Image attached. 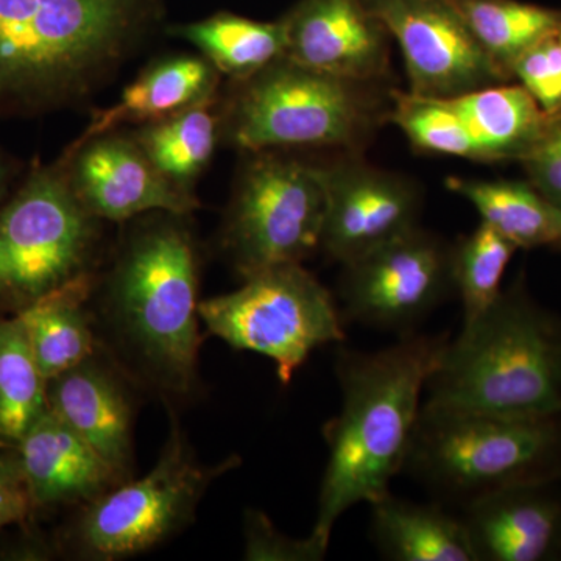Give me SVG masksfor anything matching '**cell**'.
<instances>
[{"mask_svg":"<svg viewBox=\"0 0 561 561\" xmlns=\"http://www.w3.org/2000/svg\"><path fill=\"white\" fill-rule=\"evenodd\" d=\"M319 171L327 190L320 249L342 265L420 227L423 201L411 180L353 161Z\"/></svg>","mask_w":561,"mask_h":561,"instance_id":"14","label":"cell"},{"mask_svg":"<svg viewBox=\"0 0 561 561\" xmlns=\"http://www.w3.org/2000/svg\"><path fill=\"white\" fill-rule=\"evenodd\" d=\"M98 279L99 272L81 276L16 316L46 381L102 348L92 309Z\"/></svg>","mask_w":561,"mask_h":561,"instance_id":"20","label":"cell"},{"mask_svg":"<svg viewBox=\"0 0 561 561\" xmlns=\"http://www.w3.org/2000/svg\"><path fill=\"white\" fill-rule=\"evenodd\" d=\"M165 405L171 430L153 470L80 505L55 537L60 556L116 561L151 551L194 523L214 481L239 468V456L214 465L198 460L179 416Z\"/></svg>","mask_w":561,"mask_h":561,"instance_id":"7","label":"cell"},{"mask_svg":"<svg viewBox=\"0 0 561 561\" xmlns=\"http://www.w3.org/2000/svg\"><path fill=\"white\" fill-rule=\"evenodd\" d=\"M103 220L70 187L60 161L35 160L0 206V317H16L99 272Z\"/></svg>","mask_w":561,"mask_h":561,"instance_id":"6","label":"cell"},{"mask_svg":"<svg viewBox=\"0 0 561 561\" xmlns=\"http://www.w3.org/2000/svg\"><path fill=\"white\" fill-rule=\"evenodd\" d=\"M49 411L47 381L18 317H0V437L11 446Z\"/></svg>","mask_w":561,"mask_h":561,"instance_id":"27","label":"cell"},{"mask_svg":"<svg viewBox=\"0 0 561 561\" xmlns=\"http://www.w3.org/2000/svg\"><path fill=\"white\" fill-rule=\"evenodd\" d=\"M345 321L412 334L454 290L451 247L415 228L343 265Z\"/></svg>","mask_w":561,"mask_h":561,"instance_id":"11","label":"cell"},{"mask_svg":"<svg viewBox=\"0 0 561 561\" xmlns=\"http://www.w3.org/2000/svg\"><path fill=\"white\" fill-rule=\"evenodd\" d=\"M219 70L203 55L176 54L157 58L125 88L119 101L94 111L79 140L119 128L142 127L171 119L219 94Z\"/></svg>","mask_w":561,"mask_h":561,"instance_id":"19","label":"cell"},{"mask_svg":"<svg viewBox=\"0 0 561 561\" xmlns=\"http://www.w3.org/2000/svg\"><path fill=\"white\" fill-rule=\"evenodd\" d=\"M445 101L467 125L481 161H522L548 124L522 84H491Z\"/></svg>","mask_w":561,"mask_h":561,"instance_id":"22","label":"cell"},{"mask_svg":"<svg viewBox=\"0 0 561 561\" xmlns=\"http://www.w3.org/2000/svg\"><path fill=\"white\" fill-rule=\"evenodd\" d=\"M548 116L561 110V46L557 35L523 54L511 69Z\"/></svg>","mask_w":561,"mask_h":561,"instance_id":"31","label":"cell"},{"mask_svg":"<svg viewBox=\"0 0 561 561\" xmlns=\"http://www.w3.org/2000/svg\"><path fill=\"white\" fill-rule=\"evenodd\" d=\"M390 117L412 146L427 153L481 161L467 125L445 99L421 98L412 92H393Z\"/></svg>","mask_w":561,"mask_h":561,"instance_id":"29","label":"cell"},{"mask_svg":"<svg viewBox=\"0 0 561 561\" xmlns=\"http://www.w3.org/2000/svg\"><path fill=\"white\" fill-rule=\"evenodd\" d=\"M448 335H401L379 351L339 348L335 376L341 412L323 426L328 445L311 534L330 546L350 508L381 500L411 453L427 379L440 364Z\"/></svg>","mask_w":561,"mask_h":561,"instance_id":"3","label":"cell"},{"mask_svg":"<svg viewBox=\"0 0 561 561\" xmlns=\"http://www.w3.org/2000/svg\"><path fill=\"white\" fill-rule=\"evenodd\" d=\"M287 60L364 83L389 69V32L367 0H301L287 16Z\"/></svg>","mask_w":561,"mask_h":561,"instance_id":"15","label":"cell"},{"mask_svg":"<svg viewBox=\"0 0 561 561\" xmlns=\"http://www.w3.org/2000/svg\"><path fill=\"white\" fill-rule=\"evenodd\" d=\"M198 311L208 334L271 359L284 386L313 351L346 339L334 295L301 264L254 273L238 290L201 301Z\"/></svg>","mask_w":561,"mask_h":561,"instance_id":"9","label":"cell"},{"mask_svg":"<svg viewBox=\"0 0 561 561\" xmlns=\"http://www.w3.org/2000/svg\"><path fill=\"white\" fill-rule=\"evenodd\" d=\"M423 408L505 419L561 416V317L516 280L461 324L426 383Z\"/></svg>","mask_w":561,"mask_h":561,"instance_id":"4","label":"cell"},{"mask_svg":"<svg viewBox=\"0 0 561 561\" xmlns=\"http://www.w3.org/2000/svg\"><path fill=\"white\" fill-rule=\"evenodd\" d=\"M522 162L531 186L561 209V110L548 117L540 139Z\"/></svg>","mask_w":561,"mask_h":561,"instance_id":"32","label":"cell"},{"mask_svg":"<svg viewBox=\"0 0 561 561\" xmlns=\"http://www.w3.org/2000/svg\"><path fill=\"white\" fill-rule=\"evenodd\" d=\"M454 3L479 46L507 79H512L513 62L557 35L561 24V11L519 0H454Z\"/></svg>","mask_w":561,"mask_h":561,"instance_id":"26","label":"cell"},{"mask_svg":"<svg viewBox=\"0 0 561 561\" xmlns=\"http://www.w3.org/2000/svg\"><path fill=\"white\" fill-rule=\"evenodd\" d=\"M324 216L319 165L256 151L236 181L220 249L242 279L275 265L302 264L320 249Z\"/></svg>","mask_w":561,"mask_h":561,"instance_id":"10","label":"cell"},{"mask_svg":"<svg viewBox=\"0 0 561 561\" xmlns=\"http://www.w3.org/2000/svg\"><path fill=\"white\" fill-rule=\"evenodd\" d=\"M360 84L280 58L236 83L221 108L224 136L249 153L351 146L371 119Z\"/></svg>","mask_w":561,"mask_h":561,"instance_id":"8","label":"cell"},{"mask_svg":"<svg viewBox=\"0 0 561 561\" xmlns=\"http://www.w3.org/2000/svg\"><path fill=\"white\" fill-rule=\"evenodd\" d=\"M169 33L191 43L220 76L234 83L249 80L286 55L283 20L261 22L220 11L206 20L175 25Z\"/></svg>","mask_w":561,"mask_h":561,"instance_id":"24","label":"cell"},{"mask_svg":"<svg viewBox=\"0 0 561 561\" xmlns=\"http://www.w3.org/2000/svg\"><path fill=\"white\" fill-rule=\"evenodd\" d=\"M404 57L412 94L449 99L505 83L454 0H367Z\"/></svg>","mask_w":561,"mask_h":561,"instance_id":"12","label":"cell"},{"mask_svg":"<svg viewBox=\"0 0 561 561\" xmlns=\"http://www.w3.org/2000/svg\"><path fill=\"white\" fill-rule=\"evenodd\" d=\"M557 38H559V43L561 46V24H560L559 33H557Z\"/></svg>","mask_w":561,"mask_h":561,"instance_id":"37","label":"cell"},{"mask_svg":"<svg viewBox=\"0 0 561 561\" xmlns=\"http://www.w3.org/2000/svg\"><path fill=\"white\" fill-rule=\"evenodd\" d=\"M516 250L483 221L451 247L454 290L463 306V324L478 319L500 298L502 279Z\"/></svg>","mask_w":561,"mask_h":561,"instance_id":"28","label":"cell"},{"mask_svg":"<svg viewBox=\"0 0 561 561\" xmlns=\"http://www.w3.org/2000/svg\"><path fill=\"white\" fill-rule=\"evenodd\" d=\"M35 511L84 505L121 485L113 468L47 411L14 445Z\"/></svg>","mask_w":561,"mask_h":561,"instance_id":"18","label":"cell"},{"mask_svg":"<svg viewBox=\"0 0 561 561\" xmlns=\"http://www.w3.org/2000/svg\"><path fill=\"white\" fill-rule=\"evenodd\" d=\"M243 559L249 561H321L330 549L312 534L289 537L257 508L243 513Z\"/></svg>","mask_w":561,"mask_h":561,"instance_id":"30","label":"cell"},{"mask_svg":"<svg viewBox=\"0 0 561 561\" xmlns=\"http://www.w3.org/2000/svg\"><path fill=\"white\" fill-rule=\"evenodd\" d=\"M130 133L165 179L195 194L197 181L224 138L219 94L171 119L142 125Z\"/></svg>","mask_w":561,"mask_h":561,"instance_id":"25","label":"cell"},{"mask_svg":"<svg viewBox=\"0 0 561 561\" xmlns=\"http://www.w3.org/2000/svg\"><path fill=\"white\" fill-rule=\"evenodd\" d=\"M373 545L391 561H476L461 516L387 493L371 502Z\"/></svg>","mask_w":561,"mask_h":561,"instance_id":"21","label":"cell"},{"mask_svg":"<svg viewBox=\"0 0 561 561\" xmlns=\"http://www.w3.org/2000/svg\"><path fill=\"white\" fill-rule=\"evenodd\" d=\"M460 516L476 561L561 559V479L491 491Z\"/></svg>","mask_w":561,"mask_h":561,"instance_id":"17","label":"cell"},{"mask_svg":"<svg viewBox=\"0 0 561 561\" xmlns=\"http://www.w3.org/2000/svg\"><path fill=\"white\" fill-rule=\"evenodd\" d=\"M58 161L81 205L103 221L125 224L157 210L191 216L201 208L197 195L165 179L122 128L72 140Z\"/></svg>","mask_w":561,"mask_h":561,"instance_id":"13","label":"cell"},{"mask_svg":"<svg viewBox=\"0 0 561 561\" xmlns=\"http://www.w3.org/2000/svg\"><path fill=\"white\" fill-rule=\"evenodd\" d=\"M449 191L474 206L483 224L516 249L561 245V209L542 197L529 181H483L449 176Z\"/></svg>","mask_w":561,"mask_h":561,"instance_id":"23","label":"cell"},{"mask_svg":"<svg viewBox=\"0 0 561 561\" xmlns=\"http://www.w3.org/2000/svg\"><path fill=\"white\" fill-rule=\"evenodd\" d=\"M5 448H11V445H10V443H7L5 440H3L2 437H0V449H5Z\"/></svg>","mask_w":561,"mask_h":561,"instance_id":"36","label":"cell"},{"mask_svg":"<svg viewBox=\"0 0 561 561\" xmlns=\"http://www.w3.org/2000/svg\"><path fill=\"white\" fill-rule=\"evenodd\" d=\"M404 471L435 500L460 508L505 486L561 479V416L423 408Z\"/></svg>","mask_w":561,"mask_h":561,"instance_id":"5","label":"cell"},{"mask_svg":"<svg viewBox=\"0 0 561 561\" xmlns=\"http://www.w3.org/2000/svg\"><path fill=\"white\" fill-rule=\"evenodd\" d=\"M136 383L103 350L47 381L49 411L83 438L113 468L121 482L135 468Z\"/></svg>","mask_w":561,"mask_h":561,"instance_id":"16","label":"cell"},{"mask_svg":"<svg viewBox=\"0 0 561 561\" xmlns=\"http://www.w3.org/2000/svg\"><path fill=\"white\" fill-rule=\"evenodd\" d=\"M35 512L16 449H0V531L27 523Z\"/></svg>","mask_w":561,"mask_h":561,"instance_id":"33","label":"cell"},{"mask_svg":"<svg viewBox=\"0 0 561 561\" xmlns=\"http://www.w3.org/2000/svg\"><path fill=\"white\" fill-rule=\"evenodd\" d=\"M187 219L157 210L125 221L92 308L103 350L165 404L201 386L202 257Z\"/></svg>","mask_w":561,"mask_h":561,"instance_id":"1","label":"cell"},{"mask_svg":"<svg viewBox=\"0 0 561 561\" xmlns=\"http://www.w3.org/2000/svg\"><path fill=\"white\" fill-rule=\"evenodd\" d=\"M164 18V0H0V119L83 105Z\"/></svg>","mask_w":561,"mask_h":561,"instance_id":"2","label":"cell"},{"mask_svg":"<svg viewBox=\"0 0 561 561\" xmlns=\"http://www.w3.org/2000/svg\"><path fill=\"white\" fill-rule=\"evenodd\" d=\"M25 169L27 165L24 161L0 146V206L24 175Z\"/></svg>","mask_w":561,"mask_h":561,"instance_id":"35","label":"cell"},{"mask_svg":"<svg viewBox=\"0 0 561 561\" xmlns=\"http://www.w3.org/2000/svg\"><path fill=\"white\" fill-rule=\"evenodd\" d=\"M58 553L57 545L46 540L39 531L27 530L2 552L5 560H50Z\"/></svg>","mask_w":561,"mask_h":561,"instance_id":"34","label":"cell"}]
</instances>
